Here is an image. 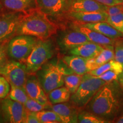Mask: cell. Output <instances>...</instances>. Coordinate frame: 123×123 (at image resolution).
Returning a JSON list of instances; mask_svg holds the SVG:
<instances>
[{
	"label": "cell",
	"instance_id": "24",
	"mask_svg": "<svg viewBox=\"0 0 123 123\" xmlns=\"http://www.w3.org/2000/svg\"><path fill=\"white\" fill-rule=\"evenodd\" d=\"M10 91L7 96L8 98L22 104L25 103L29 99V96L25 87L13 85H10Z\"/></svg>",
	"mask_w": 123,
	"mask_h": 123
},
{
	"label": "cell",
	"instance_id": "34",
	"mask_svg": "<svg viewBox=\"0 0 123 123\" xmlns=\"http://www.w3.org/2000/svg\"><path fill=\"white\" fill-rule=\"evenodd\" d=\"M106 13L108 15H113L123 13V4L115 5L113 6H108Z\"/></svg>",
	"mask_w": 123,
	"mask_h": 123
},
{
	"label": "cell",
	"instance_id": "41",
	"mask_svg": "<svg viewBox=\"0 0 123 123\" xmlns=\"http://www.w3.org/2000/svg\"><path fill=\"white\" fill-rule=\"evenodd\" d=\"M1 100H2V99H0V101H1Z\"/></svg>",
	"mask_w": 123,
	"mask_h": 123
},
{
	"label": "cell",
	"instance_id": "3",
	"mask_svg": "<svg viewBox=\"0 0 123 123\" xmlns=\"http://www.w3.org/2000/svg\"><path fill=\"white\" fill-rule=\"evenodd\" d=\"M73 73L62 59L54 58L44 64L36 73V76L48 94L51 91L63 86L64 76Z\"/></svg>",
	"mask_w": 123,
	"mask_h": 123
},
{
	"label": "cell",
	"instance_id": "18",
	"mask_svg": "<svg viewBox=\"0 0 123 123\" xmlns=\"http://www.w3.org/2000/svg\"><path fill=\"white\" fill-rule=\"evenodd\" d=\"M76 22V21H75ZM79 22L81 25L84 26L87 28L96 31L101 34L105 35L107 37L111 39H116L123 37V34L116 30L111 25L107 22H98L90 23Z\"/></svg>",
	"mask_w": 123,
	"mask_h": 123
},
{
	"label": "cell",
	"instance_id": "19",
	"mask_svg": "<svg viewBox=\"0 0 123 123\" xmlns=\"http://www.w3.org/2000/svg\"><path fill=\"white\" fill-rule=\"evenodd\" d=\"M104 49L96 57L87 61V68L89 72L95 70L105 63L115 59L114 45H103Z\"/></svg>",
	"mask_w": 123,
	"mask_h": 123
},
{
	"label": "cell",
	"instance_id": "30",
	"mask_svg": "<svg viewBox=\"0 0 123 123\" xmlns=\"http://www.w3.org/2000/svg\"><path fill=\"white\" fill-rule=\"evenodd\" d=\"M114 51L115 60L119 62L123 67V41L119 40L115 42Z\"/></svg>",
	"mask_w": 123,
	"mask_h": 123
},
{
	"label": "cell",
	"instance_id": "35",
	"mask_svg": "<svg viewBox=\"0 0 123 123\" xmlns=\"http://www.w3.org/2000/svg\"><path fill=\"white\" fill-rule=\"evenodd\" d=\"M25 123H40L39 119L37 116L36 112H31L27 110Z\"/></svg>",
	"mask_w": 123,
	"mask_h": 123
},
{
	"label": "cell",
	"instance_id": "26",
	"mask_svg": "<svg viewBox=\"0 0 123 123\" xmlns=\"http://www.w3.org/2000/svg\"><path fill=\"white\" fill-rule=\"evenodd\" d=\"M83 75L75 73L66 75L64 78V85L68 89L71 94L75 93L79 87Z\"/></svg>",
	"mask_w": 123,
	"mask_h": 123
},
{
	"label": "cell",
	"instance_id": "22",
	"mask_svg": "<svg viewBox=\"0 0 123 123\" xmlns=\"http://www.w3.org/2000/svg\"><path fill=\"white\" fill-rule=\"evenodd\" d=\"M49 100L52 104L68 102L70 100L71 93L66 86H62L51 91L48 93Z\"/></svg>",
	"mask_w": 123,
	"mask_h": 123
},
{
	"label": "cell",
	"instance_id": "10",
	"mask_svg": "<svg viewBox=\"0 0 123 123\" xmlns=\"http://www.w3.org/2000/svg\"><path fill=\"white\" fill-rule=\"evenodd\" d=\"M70 29L61 32L56 38V43L62 51L68 52L81 44L91 42L84 34Z\"/></svg>",
	"mask_w": 123,
	"mask_h": 123
},
{
	"label": "cell",
	"instance_id": "36",
	"mask_svg": "<svg viewBox=\"0 0 123 123\" xmlns=\"http://www.w3.org/2000/svg\"><path fill=\"white\" fill-rule=\"evenodd\" d=\"M95 1L107 6H113L115 5L123 4V0H95Z\"/></svg>",
	"mask_w": 123,
	"mask_h": 123
},
{
	"label": "cell",
	"instance_id": "31",
	"mask_svg": "<svg viewBox=\"0 0 123 123\" xmlns=\"http://www.w3.org/2000/svg\"><path fill=\"white\" fill-rule=\"evenodd\" d=\"M10 87L8 81L4 76H0V99H4L8 96Z\"/></svg>",
	"mask_w": 123,
	"mask_h": 123
},
{
	"label": "cell",
	"instance_id": "16",
	"mask_svg": "<svg viewBox=\"0 0 123 123\" xmlns=\"http://www.w3.org/2000/svg\"><path fill=\"white\" fill-rule=\"evenodd\" d=\"M103 49V45L89 42L71 49L69 51L68 53L70 55H78L90 59L96 57Z\"/></svg>",
	"mask_w": 123,
	"mask_h": 123
},
{
	"label": "cell",
	"instance_id": "7",
	"mask_svg": "<svg viewBox=\"0 0 123 123\" xmlns=\"http://www.w3.org/2000/svg\"><path fill=\"white\" fill-rule=\"evenodd\" d=\"M24 13L4 10L0 14V43L5 44L17 35Z\"/></svg>",
	"mask_w": 123,
	"mask_h": 123
},
{
	"label": "cell",
	"instance_id": "29",
	"mask_svg": "<svg viewBox=\"0 0 123 123\" xmlns=\"http://www.w3.org/2000/svg\"><path fill=\"white\" fill-rule=\"evenodd\" d=\"M25 107L27 111L34 112H38L46 110L45 107L40 104L35 100L29 98L26 102L24 104Z\"/></svg>",
	"mask_w": 123,
	"mask_h": 123
},
{
	"label": "cell",
	"instance_id": "11",
	"mask_svg": "<svg viewBox=\"0 0 123 123\" xmlns=\"http://www.w3.org/2000/svg\"><path fill=\"white\" fill-rule=\"evenodd\" d=\"M108 6L95 0H68L66 12H105Z\"/></svg>",
	"mask_w": 123,
	"mask_h": 123
},
{
	"label": "cell",
	"instance_id": "14",
	"mask_svg": "<svg viewBox=\"0 0 123 123\" xmlns=\"http://www.w3.org/2000/svg\"><path fill=\"white\" fill-rule=\"evenodd\" d=\"M68 0H36L38 8L47 15L61 17L65 13Z\"/></svg>",
	"mask_w": 123,
	"mask_h": 123
},
{
	"label": "cell",
	"instance_id": "12",
	"mask_svg": "<svg viewBox=\"0 0 123 123\" xmlns=\"http://www.w3.org/2000/svg\"><path fill=\"white\" fill-rule=\"evenodd\" d=\"M108 14L105 12H67L61 18L82 23L107 22Z\"/></svg>",
	"mask_w": 123,
	"mask_h": 123
},
{
	"label": "cell",
	"instance_id": "6",
	"mask_svg": "<svg viewBox=\"0 0 123 123\" xmlns=\"http://www.w3.org/2000/svg\"><path fill=\"white\" fill-rule=\"evenodd\" d=\"M39 39L27 35H17L8 42L7 52L12 59L24 62L29 56Z\"/></svg>",
	"mask_w": 123,
	"mask_h": 123
},
{
	"label": "cell",
	"instance_id": "25",
	"mask_svg": "<svg viewBox=\"0 0 123 123\" xmlns=\"http://www.w3.org/2000/svg\"><path fill=\"white\" fill-rule=\"evenodd\" d=\"M40 123H62V121L56 112L51 110H43L36 112Z\"/></svg>",
	"mask_w": 123,
	"mask_h": 123
},
{
	"label": "cell",
	"instance_id": "5",
	"mask_svg": "<svg viewBox=\"0 0 123 123\" xmlns=\"http://www.w3.org/2000/svg\"><path fill=\"white\" fill-rule=\"evenodd\" d=\"M106 83V81L90 74H86L83 75L78 90L71 94L70 102L80 110L84 108L96 92Z\"/></svg>",
	"mask_w": 123,
	"mask_h": 123
},
{
	"label": "cell",
	"instance_id": "37",
	"mask_svg": "<svg viewBox=\"0 0 123 123\" xmlns=\"http://www.w3.org/2000/svg\"><path fill=\"white\" fill-rule=\"evenodd\" d=\"M117 80L119 81L120 85L121 88H122L123 90V70L122 71H121V73L119 75V76H118L117 78Z\"/></svg>",
	"mask_w": 123,
	"mask_h": 123
},
{
	"label": "cell",
	"instance_id": "13",
	"mask_svg": "<svg viewBox=\"0 0 123 123\" xmlns=\"http://www.w3.org/2000/svg\"><path fill=\"white\" fill-rule=\"evenodd\" d=\"M50 110L59 115L62 123H78V115L81 110L71 103L67 102L53 104Z\"/></svg>",
	"mask_w": 123,
	"mask_h": 123
},
{
	"label": "cell",
	"instance_id": "23",
	"mask_svg": "<svg viewBox=\"0 0 123 123\" xmlns=\"http://www.w3.org/2000/svg\"><path fill=\"white\" fill-rule=\"evenodd\" d=\"M123 70V67L122 65L119 62L115 61V59H113L109 61L108 62L105 63V64H103L102 66H100L99 67L95 69V70L90 71L88 73L92 76H98L105 72L110 70H114L120 74Z\"/></svg>",
	"mask_w": 123,
	"mask_h": 123
},
{
	"label": "cell",
	"instance_id": "40",
	"mask_svg": "<svg viewBox=\"0 0 123 123\" xmlns=\"http://www.w3.org/2000/svg\"><path fill=\"white\" fill-rule=\"evenodd\" d=\"M4 11V7H3L2 2H1V0H0V14H1V13H2Z\"/></svg>",
	"mask_w": 123,
	"mask_h": 123
},
{
	"label": "cell",
	"instance_id": "33",
	"mask_svg": "<svg viewBox=\"0 0 123 123\" xmlns=\"http://www.w3.org/2000/svg\"><path fill=\"white\" fill-rule=\"evenodd\" d=\"M7 52V46L0 43V68L2 67L8 61Z\"/></svg>",
	"mask_w": 123,
	"mask_h": 123
},
{
	"label": "cell",
	"instance_id": "4",
	"mask_svg": "<svg viewBox=\"0 0 123 123\" xmlns=\"http://www.w3.org/2000/svg\"><path fill=\"white\" fill-rule=\"evenodd\" d=\"M55 54L54 43L49 39H39L31 53L23 63L29 75L35 74Z\"/></svg>",
	"mask_w": 123,
	"mask_h": 123
},
{
	"label": "cell",
	"instance_id": "20",
	"mask_svg": "<svg viewBox=\"0 0 123 123\" xmlns=\"http://www.w3.org/2000/svg\"><path fill=\"white\" fill-rule=\"evenodd\" d=\"M62 59L74 73L83 75L89 72L87 66L88 59L78 55H70L63 56Z\"/></svg>",
	"mask_w": 123,
	"mask_h": 123
},
{
	"label": "cell",
	"instance_id": "1",
	"mask_svg": "<svg viewBox=\"0 0 123 123\" xmlns=\"http://www.w3.org/2000/svg\"><path fill=\"white\" fill-rule=\"evenodd\" d=\"M84 108L108 123L114 122L123 113V90L117 80L106 83Z\"/></svg>",
	"mask_w": 123,
	"mask_h": 123
},
{
	"label": "cell",
	"instance_id": "27",
	"mask_svg": "<svg viewBox=\"0 0 123 123\" xmlns=\"http://www.w3.org/2000/svg\"><path fill=\"white\" fill-rule=\"evenodd\" d=\"M80 123H108V121L86 110H80L78 115Z\"/></svg>",
	"mask_w": 123,
	"mask_h": 123
},
{
	"label": "cell",
	"instance_id": "9",
	"mask_svg": "<svg viewBox=\"0 0 123 123\" xmlns=\"http://www.w3.org/2000/svg\"><path fill=\"white\" fill-rule=\"evenodd\" d=\"M0 103L5 123H25L27 110L24 104L9 98L2 99Z\"/></svg>",
	"mask_w": 123,
	"mask_h": 123
},
{
	"label": "cell",
	"instance_id": "28",
	"mask_svg": "<svg viewBox=\"0 0 123 123\" xmlns=\"http://www.w3.org/2000/svg\"><path fill=\"white\" fill-rule=\"evenodd\" d=\"M107 22L123 34V13L113 15H108Z\"/></svg>",
	"mask_w": 123,
	"mask_h": 123
},
{
	"label": "cell",
	"instance_id": "38",
	"mask_svg": "<svg viewBox=\"0 0 123 123\" xmlns=\"http://www.w3.org/2000/svg\"><path fill=\"white\" fill-rule=\"evenodd\" d=\"M0 102H1V101H0ZM5 123V121L4 116H3V113H2V108H1V103H0V123Z\"/></svg>",
	"mask_w": 123,
	"mask_h": 123
},
{
	"label": "cell",
	"instance_id": "39",
	"mask_svg": "<svg viewBox=\"0 0 123 123\" xmlns=\"http://www.w3.org/2000/svg\"><path fill=\"white\" fill-rule=\"evenodd\" d=\"M115 123H123V113L119 117V118H117L116 120H115Z\"/></svg>",
	"mask_w": 123,
	"mask_h": 123
},
{
	"label": "cell",
	"instance_id": "2",
	"mask_svg": "<svg viewBox=\"0 0 123 123\" xmlns=\"http://www.w3.org/2000/svg\"><path fill=\"white\" fill-rule=\"evenodd\" d=\"M58 26L48 18V15L38 8L23 15L17 35L33 36L39 39H47L56 33Z\"/></svg>",
	"mask_w": 123,
	"mask_h": 123
},
{
	"label": "cell",
	"instance_id": "21",
	"mask_svg": "<svg viewBox=\"0 0 123 123\" xmlns=\"http://www.w3.org/2000/svg\"><path fill=\"white\" fill-rule=\"evenodd\" d=\"M25 88L29 98L36 100L38 97L47 94L43 90L37 76L30 74L27 76Z\"/></svg>",
	"mask_w": 123,
	"mask_h": 123
},
{
	"label": "cell",
	"instance_id": "15",
	"mask_svg": "<svg viewBox=\"0 0 123 123\" xmlns=\"http://www.w3.org/2000/svg\"><path fill=\"white\" fill-rule=\"evenodd\" d=\"M70 28L79 31L84 34L91 42L95 43L101 45H114L116 42L115 39L107 37L96 31L81 25L79 22L75 21H73V22L70 25Z\"/></svg>",
	"mask_w": 123,
	"mask_h": 123
},
{
	"label": "cell",
	"instance_id": "32",
	"mask_svg": "<svg viewBox=\"0 0 123 123\" xmlns=\"http://www.w3.org/2000/svg\"><path fill=\"white\" fill-rule=\"evenodd\" d=\"M119 74L120 73L115 71L114 70H110L105 72L99 76L96 77L106 81V82H110V81L114 80H117Z\"/></svg>",
	"mask_w": 123,
	"mask_h": 123
},
{
	"label": "cell",
	"instance_id": "17",
	"mask_svg": "<svg viewBox=\"0 0 123 123\" xmlns=\"http://www.w3.org/2000/svg\"><path fill=\"white\" fill-rule=\"evenodd\" d=\"M4 10L26 13L38 8L36 0H1Z\"/></svg>",
	"mask_w": 123,
	"mask_h": 123
},
{
	"label": "cell",
	"instance_id": "8",
	"mask_svg": "<svg viewBox=\"0 0 123 123\" xmlns=\"http://www.w3.org/2000/svg\"><path fill=\"white\" fill-rule=\"evenodd\" d=\"M0 75L8 81L10 85L25 87L28 73L24 63L15 60H8L0 68Z\"/></svg>",
	"mask_w": 123,
	"mask_h": 123
}]
</instances>
